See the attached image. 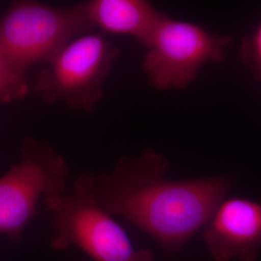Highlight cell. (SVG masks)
I'll list each match as a JSON object with an SVG mask.
<instances>
[{
	"label": "cell",
	"mask_w": 261,
	"mask_h": 261,
	"mask_svg": "<svg viewBox=\"0 0 261 261\" xmlns=\"http://www.w3.org/2000/svg\"><path fill=\"white\" fill-rule=\"evenodd\" d=\"M169 162L153 149L123 157L112 171L94 177L95 194L112 215H120L148 234L168 254L181 252L227 197L226 175L171 180Z\"/></svg>",
	"instance_id": "6da1fadb"
},
{
	"label": "cell",
	"mask_w": 261,
	"mask_h": 261,
	"mask_svg": "<svg viewBox=\"0 0 261 261\" xmlns=\"http://www.w3.org/2000/svg\"><path fill=\"white\" fill-rule=\"evenodd\" d=\"M44 205L54 213L53 250L77 247L94 261H155L150 250L134 247L125 229L101 205L93 175L81 174L72 194L46 196Z\"/></svg>",
	"instance_id": "7a4b0ae2"
},
{
	"label": "cell",
	"mask_w": 261,
	"mask_h": 261,
	"mask_svg": "<svg viewBox=\"0 0 261 261\" xmlns=\"http://www.w3.org/2000/svg\"><path fill=\"white\" fill-rule=\"evenodd\" d=\"M92 30L81 3L16 1L0 17V54L25 74L32 66L49 64L72 40Z\"/></svg>",
	"instance_id": "3957f363"
},
{
	"label": "cell",
	"mask_w": 261,
	"mask_h": 261,
	"mask_svg": "<svg viewBox=\"0 0 261 261\" xmlns=\"http://www.w3.org/2000/svg\"><path fill=\"white\" fill-rule=\"evenodd\" d=\"M121 54L102 32L72 40L35 75L30 89L45 103H63L92 112L103 96V85Z\"/></svg>",
	"instance_id": "277c9868"
},
{
	"label": "cell",
	"mask_w": 261,
	"mask_h": 261,
	"mask_svg": "<svg viewBox=\"0 0 261 261\" xmlns=\"http://www.w3.org/2000/svg\"><path fill=\"white\" fill-rule=\"evenodd\" d=\"M233 38L167 15L160 22L143 58L147 82L158 90H183L209 62L224 60Z\"/></svg>",
	"instance_id": "5b68a950"
},
{
	"label": "cell",
	"mask_w": 261,
	"mask_h": 261,
	"mask_svg": "<svg viewBox=\"0 0 261 261\" xmlns=\"http://www.w3.org/2000/svg\"><path fill=\"white\" fill-rule=\"evenodd\" d=\"M69 168L48 143L28 138L19 163L0 177V233L18 241L41 197L64 194Z\"/></svg>",
	"instance_id": "8992f818"
},
{
	"label": "cell",
	"mask_w": 261,
	"mask_h": 261,
	"mask_svg": "<svg viewBox=\"0 0 261 261\" xmlns=\"http://www.w3.org/2000/svg\"><path fill=\"white\" fill-rule=\"evenodd\" d=\"M215 261H254L261 250V197H226L202 232Z\"/></svg>",
	"instance_id": "52a82bcc"
},
{
	"label": "cell",
	"mask_w": 261,
	"mask_h": 261,
	"mask_svg": "<svg viewBox=\"0 0 261 261\" xmlns=\"http://www.w3.org/2000/svg\"><path fill=\"white\" fill-rule=\"evenodd\" d=\"M92 28L125 35L146 47L160 22L168 15L146 0H87L81 2Z\"/></svg>",
	"instance_id": "ba28073f"
},
{
	"label": "cell",
	"mask_w": 261,
	"mask_h": 261,
	"mask_svg": "<svg viewBox=\"0 0 261 261\" xmlns=\"http://www.w3.org/2000/svg\"><path fill=\"white\" fill-rule=\"evenodd\" d=\"M30 91L25 74L20 73L0 54V105L19 101Z\"/></svg>",
	"instance_id": "9c48e42d"
},
{
	"label": "cell",
	"mask_w": 261,
	"mask_h": 261,
	"mask_svg": "<svg viewBox=\"0 0 261 261\" xmlns=\"http://www.w3.org/2000/svg\"><path fill=\"white\" fill-rule=\"evenodd\" d=\"M241 56L245 64L261 80V22L243 39Z\"/></svg>",
	"instance_id": "30bf717a"
}]
</instances>
